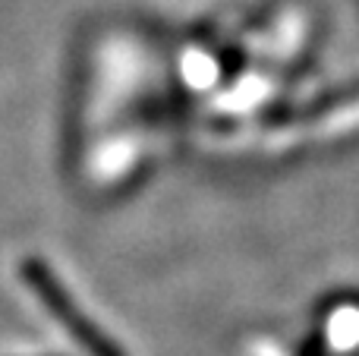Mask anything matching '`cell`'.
Wrapping results in <instances>:
<instances>
[{
    "mask_svg": "<svg viewBox=\"0 0 359 356\" xmlns=\"http://www.w3.org/2000/svg\"><path fill=\"white\" fill-rule=\"evenodd\" d=\"M22 278H25V284L35 290L38 300L48 306V313L73 334V341L88 356H126L92 319H88V315H82V309L73 303V296L67 294V287H60V281L50 275V268L41 262V259H25Z\"/></svg>",
    "mask_w": 359,
    "mask_h": 356,
    "instance_id": "cell-1",
    "label": "cell"
}]
</instances>
